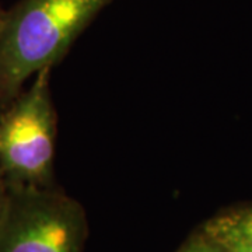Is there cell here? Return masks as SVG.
<instances>
[{"label": "cell", "instance_id": "obj_1", "mask_svg": "<svg viewBox=\"0 0 252 252\" xmlns=\"http://www.w3.org/2000/svg\"><path fill=\"white\" fill-rule=\"evenodd\" d=\"M112 0H21L6 11L0 31V111L26 81L54 67Z\"/></svg>", "mask_w": 252, "mask_h": 252}, {"label": "cell", "instance_id": "obj_2", "mask_svg": "<svg viewBox=\"0 0 252 252\" xmlns=\"http://www.w3.org/2000/svg\"><path fill=\"white\" fill-rule=\"evenodd\" d=\"M52 67L0 111V171L7 184L54 187L58 118L52 95Z\"/></svg>", "mask_w": 252, "mask_h": 252}, {"label": "cell", "instance_id": "obj_3", "mask_svg": "<svg viewBox=\"0 0 252 252\" xmlns=\"http://www.w3.org/2000/svg\"><path fill=\"white\" fill-rule=\"evenodd\" d=\"M86 212L54 187L9 184L0 215V252H83Z\"/></svg>", "mask_w": 252, "mask_h": 252}, {"label": "cell", "instance_id": "obj_4", "mask_svg": "<svg viewBox=\"0 0 252 252\" xmlns=\"http://www.w3.org/2000/svg\"><path fill=\"white\" fill-rule=\"evenodd\" d=\"M202 233L221 252H252V205L219 213L203 224Z\"/></svg>", "mask_w": 252, "mask_h": 252}, {"label": "cell", "instance_id": "obj_5", "mask_svg": "<svg viewBox=\"0 0 252 252\" xmlns=\"http://www.w3.org/2000/svg\"><path fill=\"white\" fill-rule=\"evenodd\" d=\"M177 252H221L219 247L212 243L206 235L202 233V230L193 234L188 241H185Z\"/></svg>", "mask_w": 252, "mask_h": 252}, {"label": "cell", "instance_id": "obj_6", "mask_svg": "<svg viewBox=\"0 0 252 252\" xmlns=\"http://www.w3.org/2000/svg\"><path fill=\"white\" fill-rule=\"evenodd\" d=\"M7 190H9V184H7L6 178H4L3 172L0 171V215H1V210H3L4 203H6Z\"/></svg>", "mask_w": 252, "mask_h": 252}, {"label": "cell", "instance_id": "obj_7", "mask_svg": "<svg viewBox=\"0 0 252 252\" xmlns=\"http://www.w3.org/2000/svg\"><path fill=\"white\" fill-rule=\"evenodd\" d=\"M4 14H6V11H4V10H1V7H0V31H1V26H3Z\"/></svg>", "mask_w": 252, "mask_h": 252}]
</instances>
